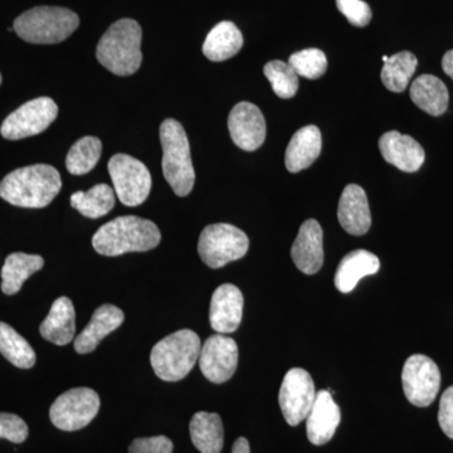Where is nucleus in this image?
Instances as JSON below:
<instances>
[{
  "mask_svg": "<svg viewBox=\"0 0 453 453\" xmlns=\"http://www.w3.org/2000/svg\"><path fill=\"white\" fill-rule=\"evenodd\" d=\"M58 170L47 164H35L9 173L0 183V196L20 208H44L61 192Z\"/></svg>",
  "mask_w": 453,
  "mask_h": 453,
  "instance_id": "f257e3e1",
  "label": "nucleus"
},
{
  "mask_svg": "<svg viewBox=\"0 0 453 453\" xmlns=\"http://www.w3.org/2000/svg\"><path fill=\"white\" fill-rule=\"evenodd\" d=\"M160 241L162 234L154 222L125 216L100 226L92 238V246L100 255L115 257L124 253L150 251Z\"/></svg>",
  "mask_w": 453,
  "mask_h": 453,
  "instance_id": "f03ea898",
  "label": "nucleus"
},
{
  "mask_svg": "<svg viewBox=\"0 0 453 453\" xmlns=\"http://www.w3.org/2000/svg\"><path fill=\"white\" fill-rule=\"evenodd\" d=\"M142 27L130 18L118 20L97 44L96 57L106 70L127 77L138 73L142 62Z\"/></svg>",
  "mask_w": 453,
  "mask_h": 453,
  "instance_id": "7ed1b4c3",
  "label": "nucleus"
},
{
  "mask_svg": "<svg viewBox=\"0 0 453 453\" xmlns=\"http://www.w3.org/2000/svg\"><path fill=\"white\" fill-rule=\"evenodd\" d=\"M163 146V174L178 196H187L195 187L196 172L190 157L189 140L180 122L166 119L160 125Z\"/></svg>",
  "mask_w": 453,
  "mask_h": 453,
  "instance_id": "20e7f679",
  "label": "nucleus"
},
{
  "mask_svg": "<svg viewBox=\"0 0 453 453\" xmlns=\"http://www.w3.org/2000/svg\"><path fill=\"white\" fill-rule=\"evenodd\" d=\"M201 339L193 330H179L155 344L150 363L155 374L164 381L184 380L201 356Z\"/></svg>",
  "mask_w": 453,
  "mask_h": 453,
  "instance_id": "39448f33",
  "label": "nucleus"
},
{
  "mask_svg": "<svg viewBox=\"0 0 453 453\" xmlns=\"http://www.w3.org/2000/svg\"><path fill=\"white\" fill-rule=\"evenodd\" d=\"M79 26V16L70 9L35 7L20 14L13 29L28 43L55 44L67 40Z\"/></svg>",
  "mask_w": 453,
  "mask_h": 453,
  "instance_id": "423d86ee",
  "label": "nucleus"
},
{
  "mask_svg": "<svg viewBox=\"0 0 453 453\" xmlns=\"http://www.w3.org/2000/svg\"><path fill=\"white\" fill-rule=\"evenodd\" d=\"M249 247V237L240 228L228 223H216L203 229L198 253L208 267L217 270L244 257Z\"/></svg>",
  "mask_w": 453,
  "mask_h": 453,
  "instance_id": "0eeeda50",
  "label": "nucleus"
},
{
  "mask_svg": "<svg viewBox=\"0 0 453 453\" xmlns=\"http://www.w3.org/2000/svg\"><path fill=\"white\" fill-rule=\"evenodd\" d=\"M109 174L116 196L127 207H138L150 195V172L144 163L130 155H113L109 162Z\"/></svg>",
  "mask_w": 453,
  "mask_h": 453,
  "instance_id": "6e6552de",
  "label": "nucleus"
},
{
  "mask_svg": "<svg viewBox=\"0 0 453 453\" xmlns=\"http://www.w3.org/2000/svg\"><path fill=\"white\" fill-rule=\"evenodd\" d=\"M100 405V396L94 389H70L56 399L50 410V418L61 431H79L94 421Z\"/></svg>",
  "mask_w": 453,
  "mask_h": 453,
  "instance_id": "1a4fd4ad",
  "label": "nucleus"
},
{
  "mask_svg": "<svg viewBox=\"0 0 453 453\" xmlns=\"http://www.w3.org/2000/svg\"><path fill=\"white\" fill-rule=\"evenodd\" d=\"M58 115V106L52 98L38 97L11 113L0 127L7 140H20L38 135L50 127Z\"/></svg>",
  "mask_w": 453,
  "mask_h": 453,
  "instance_id": "9d476101",
  "label": "nucleus"
},
{
  "mask_svg": "<svg viewBox=\"0 0 453 453\" xmlns=\"http://www.w3.org/2000/svg\"><path fill=\"white\" fill-rule=\"evenodd\" d=\"M402 384L410 403L416 407H428L440 392V369L431 357L414 354L404 363Z\"/></svg>",
  "mask_w": 453,
  "mask_h": 453,
  "instance_id": "9b49d317",
  "label": "nucleus"
},
{
  "mask_svg": "<svg viewBox=\"0 0 453 453\" xmlns=\"http://www.w3.org/2000/svg\"><path fill=\"white\" fill-rule=\"evenodd\" d=\"M315 398L314 380L305 369L292 368L286 372L280 388L279 402L288 425L295 427L305 421Z\"/></svg>",
  "mask_w": 453,
  "mask_h": 453,
  "instance_id": "f8f14e48",
  "label": "nucleus"
},
{
  "mask_svg": "<svg viewBox=\"0 0 453 453\" xmlns=\"http://www.w3.org/2000/svg\"><path fill=\"white\" fill-rule=\"evenodd\" d=\"M199 368L211 383H226L234 377L238 365L237 342L223 334L205 340L199 356Z\"/></svg>",
  "mask_w": 453,
  "mask_h": 453,
  "instance_id": "ddd939ff",
  "label": "nucleus"
},
{
  "mask_svg": "<svg viewBox=\"0 0 453 453\" xmlns=\"http://www.w3.org/2000/svg\"><path fill=\"white\" fill-rule=\"evenodd\" d=\"M228 129L234 144L244 151L257 150L266 139V121L251 103H240L232 109Z\"/></svg>",
  "mask_w": 453,
  "mask_h": 453,
  "instance_id": "4468645a",
  "label": "nucleus"
},
{
  "mask_svg": "<svg viewBox=\"0 0 453 453\" xmlns=\"http://www.w3.org/2000/svg\"><path fill=\"white\" fill-rule=\"evenodd\" d=\"M295 266L306 275H315L324 265V234L318 220L308 219L300 226L291 247Z\"/></svg>",
  "mask_w": 453,
  "mask_h": 453,
  "instance_id": "2eb2a0df",
  "label": "nucleus"
},
{
  "mask_svg": "<svg viewBox=\"0 0 453 453\" xmlns=\"http://www.w3.org/2000/svg\"><path fill=\"white\" fill-rule=\"evenodd\" d=\"M243 316V295L231 283L220 285L211 300L210 321L211 329L219 334L234 333Z\"/></svg>",
  "mask_w": 453,
  "mask_h": 453,
  "instance_id": "dca6fc26",
  "label": "nucleus"
},
{
  "mask_svg": "<svg viewBox=\"0 0 453 453\" xmlns=\"http://www.w3.org/2000/svg\"><path fill=\"white\" fill-rule=\"evenodd\" d=\"M342 421L339 405L334 402L329 390L316 393L314 404L306 418V434L315 446L326 445L335 434Z\"/></svg>",
  "mask_w": 453,
  "mask_h": 453,
  "instance_id": "f3484780",
  "label": "nucleus"
},
{
  "mask_svg": "<svg viewBox=\"0 0 453 453\" xmlns=\"http://www.w3.org/2000/svg\"><path fill=\"white\" fill-rule=\"evenodd\" d=\"M380 150L387 163L404 173L418 172L426 159L422 145L412 136L398 131H388L381 135Z\"/></svg>",
  "mask_w": 453,
  "mask_h": 453,
  "instance_id": "a211bd4d",
  "label": "nucleus"
},
{
  "mask_svg": "<svg viewBox=\"0 0 453 453\" xmlns=\"http://www.w3.org/2000/svg\"><path fill=\"white\" fill-rule=\"evenodd\" d=\"M340 226L349 234L363 235L371 229L372 214L365 190L357 184H349L342 190L338 208Z\"/></svg>",
  "mask_w": 453,
  "mask_h": 453,
  "instance_id": "6ab92c4d",
  "label": "nucleus"
},
{
  "mask_svg": "<svg viewBox=\"0 0 453 453\" xmlns=\"http://www.w3.org/2000/svg\"><path fill=\"white\" fill-rule=\"evenodd\" d=\"M124 319V312L118 306L111 303L100 306L95 310L88 326L74 339V350L79 354L92 353L104 338L121 326Z\"/></svg>",
  "mask_w": 453,
  "mask_h": 453,
  "instance_id": "aec40b11",
  "label": "nucleus"
},
{
  "mask_svg": "<svg viewBox=\"0 0 453 453\" xmlns=\"http://www.w3.org/2000/svg\"><path fill=\"white\" fill-rule=\"evenodd\" d=\"M40 333L42 338L59 347L70 344L76 334V312L73 301L65 296L57 299L41 324Z\"/></svg>",
  "mask_w": 453,
  "mask_h": 453,
  "instance_id": "412c9836",
  "label": "nucleus"
},
{
  "mask_svg": "<svg viewBox=\"0 0 453 453\" xmlns=\"http://www.w3.org/2000/svg\"><path fill=\"white\" fill-rule=\"evenodd\" d=\"M321 133L315 125L301 127L286 149L285 165L290 173H299L314 164L321 153Z\"/></svg>",
  "mask_w": 453,
  "mask_h": 453,
  "instance_id": "4be33fe9",
  "label": "nucleus"
},
{
  "mask_svg": "<svg viewBox=\"0 0 453 453\" xmlns=\"http://www.w3.org/2000/svg\"><path fill=\"white\" fill-rule=\"evenodd\" d=\"M380 268V258L374 253L366 250L351 251L340 261L334 279L335 288L342 294H348L357 288L363 277L375 275Z\"/></svg>",
  "mask_w": 453,
  "mask_h": 453,
  "instance_id": "5701e85b",
  "label": "nucleus"
},
{
  "mask_svg": "<svg viewBox=\"0 0 453 453\" xmlns=\"http://www.w3.org/2000/svg\"><path fill=\"white\" fill-rule=\"evenodd\" d=\"M411 98L431 116H441L449 107V94L445 83L432 74H422L411 86Z\"/></svg>",
  "mask_w": 453,
  "mask_h": 453,
  "instance_id": "b1692460",
  "label": "nucleus"
},
{
  "mask_svg": "<svg viewBox=\"0 0 453 453\" xmlns=\"http://www.w3.org/2000/svg\"><path fill=\"white\" fill-rule=\"evenodd\" d=\"M242 46V33L234 23L226 20L208 33L203 44V53L211 61L222 62L237 55Z\"/></svg>",
  "mask_w": 453,
  "mask_h": 453,
  "instance_id": "393cba45",
  "label": "nucleus"
},
{
  "mask_svg": "<svg viewBox=\"0 0 453 453\" xmlns=\"http://www.w3.org/2000/svg\"><path fill=\"white\" fill-rule=\"evenodd\" d=\"M193 445L201 453H220L225 443V429L217 413L198 412L189 423Z\"/></svg>",
  "mask_w": 453,
  "mask_h": 453,
  "instance_id": "a878e982",
  "label": "nucleus"
},
{
  "mask_svg": "<svg viewBox=\"0 0 453 453\" xmlns=\"http://www.w3.org/2000/svg\"><path fill=\"white\" fill-rule=\"evenodd\" d=\"M44 259L38 255L16 252L9 255L2 268V291L5 295H14L19 292L23 283L33 273L42 270Z\"/></svg>",
  "mask_w": 453,
  "mask_h": 453,
  "instance_id": "bb28decb",
  "label": "nucleus"
},
{
  "mask_svg": "<svg viewBox=\"0 0 453 453\" xmlns=\"http://www.w3.org/2000/svg\"><path fill=\"white\" fill-rule=\"evenodd\" d=\"M116 193L107 184H97L88 192H76L71 196V205L82 216L97 219L106 216L115 207Z\"/></svg>",
  "mask_w": 453,
  "mask_h": 453,
  "instance_id": "cd10ccee",
  "label": "nucleus"
},
{
  "mask_svg": "<svg viewBox=\"0 0 453 453\" xmlns=\"http://www.w3.org/2000/svg\"><path fill=\"white\" fill-rule=\"evenodd\" d=\"M418 59L413 53L403 50L396 55L389 57L388 61L383 65L380 77L381 82L389 91L403 92L410 85L414 73H416Z\"/></svg>",
  "mask_w": 453,
  "mask_h": 453,
  "instance_id": "c85d7f7f",
  "label": "nucleus"
},
{
  "mask_svg": "<svg viewBox=\"0 0 453 453\" xmlns=\"http://www.w3.org/2000/svg\"><path fill=\"white\" fill-rule=\"evenodd\" d=\"M0 353L12 365L31 369L35 365V353L29 342L8 324L0 321Z\"/></svg>",
  "mask_w": 453,
  "mask_h": 453,
  "instance_id": "c756f323",
  "label": "nucleus"
},
{
  "mask_svg": "<svg viewBox=\"0 0 453 453\" xmlns=\"http://www.w3.org/2000/svg\"><path fill=\"white\" fill-rule=\"evenodd\" d=\"M103 153L101 140L95 136H85L77 140L65 157V166L73 175L88 174L100 160Z\"/></svg>",
  "mask_w": 453,
  "mask_h": 453,
  "instance_id": "7c9ffc66",
  "label": "nucleus"
},
{
  "mask_svg": "<svg viewBox=\"0 0 453 453\" xmlns=\"http://www.w3.org/2000/svg\"><path fill=\"white\" fill-rule=\"evenodd\" d=\"M264 73L277 96L288 100L296 95L299 89V76L288 62H268L265 65Z\"/></svg>",
  "mask_w": 453,
  "mask_h": 453,
  "instance_id": "2f4dec72",
  "label": "nucleus"
},
{
  "mask_svg": "<svg viewBox=\"0 0 453 453\" xmlns=\"http://www.w3.org/2000/svg\"><path fill=\"white\" fill-rule=\"evenodd\" d=\"M288 65L297 76L308 80H318L326 73L327 59L323 50L308 49L294 53L288 58Z\"/></svg>",
  "mask_w": 453,
  "mask_h": 453,
  "instance_id": "473e14b6",
  "label": "nucleus"
},
{
  "mask_svg": "<svg viewBox=\"0 0 453 453\" xmlns=\"http://www.w3.org/2000/svg\"><path fill=\"white\" fill-rule=\"evenodd\" d=\"M336 5L349 23L357 28L368 26L372 20V9L363 0H336Z\"/></svg>",
  "mask_w": 453,
  "mask_h": 453,
  "instance_id": "72a5a7b5",
  "label": "nucleus"
},
{
  "mask_svg": "<svg viewBox=\"0 0 453 453\" xmlns=\"http://www.w3.org/2000/svg\"><path fill=\"white\" fill-rule=\"evenodd\" d=\"M28 437V426L20 417L12 413H0V438L13 443H23Z\"/></svg>",
  "mask_w": 453,
  "mask_h": 453,
  "instance_id": "f704fd0d",
  "label": "nucleus"
},
{
  "mask_svg": "<svg viewBox=\"0 0 453 453\" xmlns=\"http://www.w3.org/2000/svg\"><path fill=\"white\" fill-rule=\"evenodd\" d=\"M174 445L166 436L136 438L131 442L129 453H173Z\"/></svg>",
  "mask_w": 453,
  "mask_h": 453,
  "instance_id": "c9c22d12",
  "label": "nucleus"
},
{
  "mask_svg": "<svg viewBox=\"0 0 453 453\" xmlns=\"http://www.w3.org/2000/svg\"><path fill=\"white\" fill-rule=\"evenodd\" d=\"M438 423L443 434L453 440V386L447 388L441 398Z\"/></svg>",
  "mask_w": 453,
  "mask_h": 453,
  "instance_id": "e433bc0d",
  "label": "nucleus"
},
{
  "mask_svg": "<svg viewBox=\"0 0 453 453\" xmlns=\"http://www.w3.org/2000/svg\"><path fill=\"white\" fill-rule=\"evenodd\" d=\"M443 73L453 80V50H449L442 59Z\"/></svg>",
  "mask_w": 453,
  "mask_h": 453,
  "instance_id": "4c0bfd02",
  "label": "nucleus"
},
{
  "mask_svg": "<svg viewBox=\"0 0 453 453\" xmlns=\"http://www.w3.org/2000/svg\"><path fill=\"white\" fill-rule=\"evenodd\" d=\"M232 453H251L250 451V443L247 438L240 437L235 441Z\"/></svg>",
  "mask_w": 453,
  "mask_h": 453,
  "instance_id": "58836bf2",
  "label": "nucleus"
},
{
  "mask_svg": "<svg viewBox=\"0 0 453 453\" xmlns=\"http://www.w3.org/2000/svg\"><path fill=\"white\" fill-rule=\"evenodd\" d=\"M388 58H389V57H388V56H384V57H383V62H384V64H386V62H387V61H388Z\"/></svg>",
  "mask_w": 453,
  "mask_h": 453,
  "instance_id": "ea45409f",
  "label": "nucleus"
},
{
  "mask_svg": "<svg viewBox=\"0 0 453 453\" xmlns=\"http://www.w3.org/2000/svg\"><path fill=\"white\" fill-rule=\"evenodd\" d=\"M0 85H2V74H0Z\"/></svg>",
  "mask_w": 453,
  "mask_h": 453,
  "instance_id": "a19ab883",
  "label": "nucleus"
}]
</instances>
